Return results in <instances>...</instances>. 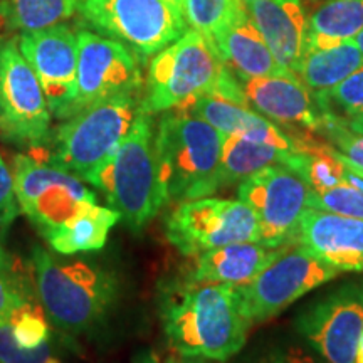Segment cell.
Returning <instances> with one entry per match:
<instances>
[{
	"label": "cell",
	"mask_w": 363,
	"mask_h": 363,
	"mask_svg": "<svg viewBox=\"0 0 363 363\" xmlns=\"http://www.w3.org/2000/svg\"><path fill=\"white\" fill-rule=\"evenodd\" d=\"M0 133L30 148L51 140L48 99L16 40L0 43Z\"/></svg>",
	"instance_id": "11"
},
{
	"label": "cell",
	"mask_w": 363,
	"mask_h": 363,
	"mask_svg": "<svg viewBox=\"0 0 363 363\" xmlns=\"http://www.w3.org/2000/svg\"><path fill=\"white\" fill-rule=\"evenodd\" d=\"M224 135L187 113H167L155 131L163 206L219 192Z\"/></svg>",
	"instance_id": "3"
},
{
	"label": "cell",
	"mask_w": 363,
	"mask_h": 363,
	"mask_svg": "<svg viewBox=\"0 0 363 363\" xmlns=\"http://www.w3.org/2000/svg\"><path fill=\"white\" fill-rule=\"evenodd\" d=\"M343 125L347 126L348 130H352L353 133H360V135H363V116L355 118V120L348 121V123H343Z\"/></svg>",
	"instance_id": "37"
},
{
	"label": "cell",
	"mask_w": 363,
	"mask_h": 363,
	"mask_svg": "<svg viewBox=\"0 0 363 363\" xmlns=\"http://www.w3.org/2000/svg\"><path fill=\"white\" fill-rule=\"evenodd\" d=\"M337 155L340 157V160H342V162L345 163V165H347V167H348V169H350V170H353V172H355V174H357V175H360V177H362V179H363V169H360V167L353 165V163H350V162H347V160H345V158H343L342 155H340V153H338V152H337Z\"/></svg>",
	"instance_id": "39"
},
{
	"label": "cell",
	"mask_w": 363,
	"mask_h": 363,
	"mask_svg": "<svg viewBox=\"0 0 363 363\" xmlns=\"http://www.w3.org/2000/svg\"><path fill=\"white\" fill-rule=\"evenodd\" d=\"M321 118L348 123L363 116V67L333 88L313 94Z\"/></svg>",
	"instance_id": "27"
},
{
	"label": "cell",
	"mask_w": 363,
	"mask_h": 363,
	"mask_svg": "<svg viewBox=\"0 0 363 363\" xmlns=\"http://www.w3.org/2000/svg\"><path fill=\"white\" fill-rule=\"evenodd\" d=\"M17 44L43 86L49 110L56 118H67L76 96L78 34L66 24H57L21 33Z\"/></svg>",
	"instance_id": "15"
},
{
	"label": "cell",
	"mask_w": 363,
	"mask_h": 363,
	"mask_svg": "<svg viewBox=\"0 0 363 363\" xmlns=\"http://www.w3.org/2000/svg\"><path fill=\"white\" fill-rule=\"evenodd\" d=\"M158 315L172 350L212 362L238 355L252 326L238 288L195 279L187 272L162 284Z\"/></svg>",
	"instance_id": "1"
},
{
	"label": "cell",
	"mask_w": 363,
	"mask_h": 363,
	"mask_svg": "<svg viewBox=\"0 0 363 363\" xmlns=\"http://www.w3.org/2000/svg\"><path fill=\"white\" fill-rule=\"evenodd\" d=\"M294 152H286L254 140L238 135H227L222 142V155L219 167V189L240 184L269 165H284L289 155Z\"/></svg>",
	"instance_id": "23"
},
{
	"label": "cell",
	"mask_w": 363,
	"mask_h": 363,
	"mask_svg": "<svg viewBox=\"0 0 363 363\" xmlns=\"http://www.w3.org/2000/svg\"><path fill=\"white\" fill-rule=\"evenodd\" d=\"M246 11L242 0H185V21L208 40Z\"/></svg>",
	"instance_id": "28"
},
{
	"label": "cell",
	"mask_w": 363,
	"mask_h": 363,
	"mask_svg": "<svg viewBox=\"0 0 363 363\" xmlns=\"http://www.w3.org/2000/svg\"><path fill=\"white\" fill-rule=\"evenodd\" d=\"M33 281L39 305L52 325L67 333L98 326L116 299V278L88 261H65L48 249H33Z\"/></svg>",
	"instance_id": "2"
},
{
	"label": "cell",
	"mask_w": 363,
	"mask_h": 363,
	"mask_svg": "<svg viewBox=\"0 0 363 363\" xmlns=\"http://www.w3.org/2000/svg\"><path fill=\"white\" fill-rule=\"evenodd\" d=\"M138 111L135 93L91 104L59 126L52 138V150L45 152L43 148V157L88 182L120 147Z\"/></svg>",
	"instance_id": "5"
},
{
	"label": "cell",
	"mask_w": 363,
	"mask_h": 363,
	"mask_svg": "<svg viewBox=\"0 0 363 363\" xmlns=\"http://www.w3.org/2000/svg\"><path fill=\"white\" fill-rule=\"evenodd\" d=\"M247 12L276 62L298 76L308 40V19L301 0H257Z\"/></svg>",
	"instance_id": "18"
},
{
	"label": "cell",
	"mask_w": 363,
	"mask_h": 363,
	"mask_svg": "<svg viewBox=\"0 0 363 363\" xmlns=\"http://www.w3.org/2000/svg\"><path fill=\"white\" fill-rule=\"evenodd\" d=\"M357 355H363V335H362V338H360V345H358V353Z\"/></svg>",
	"instance_id": "42"
},
{
	"label": "cell",
	"mask_w": 363,
	"mask_h": 363,
	"mask_svg": "<svg viewBox=\"0 0 363 363\" xmlns=\"http://www.w3.org/2000/svg\"><path fill=\"white\" fill-rule=\"evenodd\" d=\"M352 40H353V43H355V44H357V48H358V49H360V52L363 54V29H362V30H360V33H358V34L355 35V38H353Z\"/></svg>",
	"instance_id": "41"
},
{
	"label": "cell",
	"mask_w": 363,
	"mask_h": 363,
	"mask_svg": "<svg viewBox=\"0 0 363 363\" xmlns=\"http://www.w3.org/2000/svg\"><path fill=\"white\" fill-rule=\"evenodd\" d=\"M363 67V54L353 40L335 48L306 51L298 78L313 93L333 88Z\"/></svg>",
	"instance_id": "25"
},
{
	"label": "cell",
	"mask_w": 363,
	"mask_h": 363,
	"mask_svg": "<svg viewBox=\"0 0 363 363\" xmlns=\"http://www.w3.org/2000/svg\"><path fill=\"white\" fill-rule=\"evenodd\" d=\"M311 187L286 165H269L238 185V199L256 212L261 244H293L299 219L310 202Z\"/></svg>",
	"instance_id": "12"
},
{
	"label": "cell",
	"mask_w": 363,
	"mask_h": 363,
	"mask_svg": "<svg viewBox=\"0 0 363 363\" xmlns=\"http://www.w3.org/2000/svg\"><path fill=\"white\" fill-rule=\"evenodd\" d=\"M9 321H11L13 338L21 348L35 350V348L48 345L51 340L48 316H45L43 306L38 305V301H30L19 308L9 318Z\"/></svg>",
	"instance_id": "30"
},
{
	"label": "cell",
	"mask_w": 363,
	"mask_h": 363,
	"mask_svg": "<svg viewBox=\"0 0 363 363\" xmlns=\"http://www.w3.org/2000/svg\"><path fill=\"white\" fill-rule=\"evenodd\" d=\"M120 220V212H116L115 208L94 203L81 211L66 224L44 234L43 238L54 251L62 256L99 251L106 246L110 230Z\"/></svg>",
	"instance_id": "22"
},
{
	"label": "cell",
	"mask_w": 363,
	"mask_h": 363,
	"mask_svg": "<svg viewBox=\"0 0 363 363\" xmlns=\"http://www.w3.org/2000/svg\"><path fill=\"white\" fill-rule=\"evenodd\" d=\"M140 86L142 72L131 49L115 39L79 30L76 96L67 118L103 99L136 93Z\"/></svg>",
	"instance_id": "13"
},
{
	"label": "cell",
	"mask_w": 363,
	"mask_h": 363,
	"mask_svg": "<svg viewBox=\"0 0 363 363\" xmlns=\"http://www.w3.org/2000/svg\"><path fill=\"white\" fill-rule=\"evenodd\" d=\"M320 133L330 140L345 160L363 169V135L353 133L343 123L330 118H321Z\"/></svg>",
	"instance_id": "32"
},
{
	"label": "cell",
	"mask_w": 363,
	"mask_h": 363,
	"mask_svg": "<svg viewBox=\"0 0 363 363\" xmlns=\"http://www.w3.org/2000/svg\"><path fill=\"white\" fill-rule=\"evenodd\" d=\"M12 179L17 206L43 235L98 203L79 177L35 153L13 158Z\"/></svg>",
	"instance_id": "8"
},
{
	"label": "cell",
	"mask_w": 363,
	"mask_h": 363,
	"mask_svg": "<svg viewBox=\"0 0 363 363\" xmlns=\"http://www.w3.org/2000/svg\"><path fill=\"white\" fill-rule=\"evenodd\" d=\"M51 345L26 350L17 345L9 320L0 321V363H45L51 360Z\"/></svg>",
	"instance_id": "33"
},
{
	"label": "cell",
	"mask_w": 363,
	"mask_h": 363,
	"mask_svg": "<svg viewBox=\"0 0 363 363\" xmlns=\"http://www.w3.org/2000/svg\"><path fill=\"white\" fill-rule=\"evenodd\" d=\"M177 111L201 118L224 136H244L254 142L274 145L286 152H301L303 150L301 140L286 135L267 118L252 111L249 106L217 96V94H203V96L195 98L194 101Z\"/></svg>",
	"instance_id": "19"
},
{
	"label": "cell",
	"mask_w": 363,
	"mask_h": 363,
	"mask_svg": "<svg viewBox=\"0 0 363 363\" xmlns=\"http://www.w3.org/2000/svg\"><path fill=\"white\" fill-rule=\"evenodd\" d=\"M308 206L331 214L363 219V190L348 182L325 190H311Z\"/></svg>",
	"instance_id": "31"
},
{
	"label": "cell",
	"mask_w": 363,
	"mask_h": 363,
	"mask_svg": "<svg viewBox=\"0 0 363 363\" xmlns=\"http://www.w3.org/2000/svg\"><path fill=\"white\" fill-rule=\"evenodd\" d=\"M244 4H246V7H249V6H252V4H256L257 0H242Z\"/></svg>",
	"instance_id": "43"
},
{
	"label": "cell",
	"mask_w": 363,
	"mask_h": 363,
	"mask_svg": "<svg viewBox=\"0 0 363 363\" xmlns=\"http://www.w3.org/2000/svg\"><path fill=\"white\" fill-rule=\"evenodd\" d=\"M283 247H267L261 242L229 244L192 257L187 274L195 279L239 288L256 278Z\"/></svg>",
	"instance_id": "21"
},
{
	"label": "cell",
	"mask_w": 363,
	"mask_h": 363,
	"mask_svg": "<svg viewBox=\"0 0 363 363\" xmlns=\"http://www.w3.org/2000/svg\"><path fill=\"white\" fill-rule=\"evenodd\" d=\"M30 276L22 271L6 249L0 247V321L9 320L19 308L35 301Z\"/></svg>",
	"instance_id": "29"
},
{
	"label": "cell",
	"mask_w": 363,
	"mask_h": 363,
	"mask_svg": "<svg viewBox=\"0 0 363 363\" xmlns=\"http://www.w3.org/2000/svg\"><path fill=\"white\" fill-rule=\"evenodd\" d=\"M264 363H311V360H308L303 355H294V353H283V355L272 357L269 360H266Z\"/></svg>",
	"instance_id": "35"
},
{
	"label": "cell",
	"mask_w": 363,
	"mask_h": 363,
	"mask_svg": "<svg viewBox=\"0 0 363 363\" xmlns=\"http://www.w3.org/2000/svg\"><path fill=\"white\" fill-rule=\"evenodd\" d=\"M363 29V0H328L308 21L306 51L352 40Z\"/></svg>",
	"instance_id": "24"
},
{
	"label": "cell",
	"mask_w": 363,
	"mask_h": 363,
	"mask_svg": "<svg viewBox=\"0 0 363 363\" xmlns=\"http://www.w3.org/2000/svg\"><path fill=\"white\" fill-rule=\"evenodd\" d=\"M88 184L104 194L120 212L121 220L140 233L158 216L163 206L155 130L152 115L140 110L133 125L115 153L94 172Z\"/></svg>",
	"instance_id": "4"
},
{
	"label": "cell",
	"mask_w": 363,
	"mask_h": 363,
	"mask_svg": "<svg viewBox=\"0 0 363 363\" xmlns=\"http://www.w3.org/2000/svg\"><path fill=\"white\" fill-rule=\"evenodd\" d=\"M45 363H57V362H56V360H52V358H51V360H48Z\"/></svg>",
	"instance_id": "44"
},
{
	"label": "cell",
	"mask_w": 363,
	"mask_h": 363,
	"mask_svg": "<svg viewBox=\"0 0 363 363\" xmlns=\"http://www.w3.org/2000/svg\"><path fill=\"white\" fill-rule=\"evenodd\" d=\"M293 244L340 271H363V219L308 207Z\"/></svg>",
	"instance_id": "16"
},
{
	"label": "cell",
	"mask_w": 363,
	"mask_h": 363,
	"mask_svg": "<svg viewBox=\"0 0 363 363\" xmlns=\"http://www.w3.org/2000/svg\"><path fill=\"white\" fill-rule=\"evenodd\" d=\"M81 6L83 0H2L0 16L9 29L26 33L61 24Z\"/></svg>",
	"instance_id": "26"
},
{
	"label": "cell",
	"mask_w": 363,
	"mask_h": 363,
	"mask_svg": "<svg viewBox=\"0 0 363 363\" xmlns=\"http://www.w3.org/2000/svg\"><path fill=\"white\" fill-rule=\"evenodd\" d=\"M298 330L328 363H357L363 335V288L343 284L299 316Z\"/></svg>",
	"instance_id": "14"
},
{
	"label": "cell",
	"mask_w": 363,
	"mask_h": 363,
	"mask_svg": "<svg viewBox=\"0 0 363 363\" xmlns=\"http://www.w3.org/2000/svg\"><path fill=\"white\" fill-rule=\"evenodd\" d=\"M79 12L99 33L142 59L187 33V21L169 0H83Z\"/></svg>",
	"instance_id": "9"
},
{
	"label": "cell",
	"mask_w": 363,
	"mask_h": 363,
	"mask_svg": "<svg viewBox=\"0 0 363 363\" xmlns=\"http://www.w3.org/2000/svg\"><path fill=\"white\" fill-rule=\"evenodd\" d=\"M249 108L281 125H298L320 131L321 115L306 84L293 72L238 78Z\"/></svg>",
	"instance_id": "17"
},
{
	"label": "cell",
	"mask_w": 363,
	"mask_h": 363,
	"mask_svg": "<svg viewBox=\"0 0 363 363\" xmlns=\"http://www.w3.org/2000/svg\"><path fill=\"white\" fill-rule=\"evenodd\" d=\"M16 194H13L12 172L0 157V225L9 224L17 214Z\"/></svg>",
	"instance_id": "34"
},
{
	"label": "cell",
	"mask_w": 363,
	"mask_h": 363,
	"mask_svg": "<svg viewBox=\"0 0 363 363\" xmlns=\"http://www.w3.org/2000/svg\"><path fill=\"white\" fill-rule=\"evenodd\" d=\"M224 69L214 44L197 30H187L150 62L140 110L150 115L180 110L195 98L214 93Z\"/></svg>",
	"instance_id": "6"
},
{
	"label": "cell",
	"mask_w": 363,
	"mask_h": 363,
	"mask_svg": "<svg viewBox=\"0 0 363 363\" xmlns=\"http://www.w3.org/2000/svg\"><path fill=\"white\" fill-rule=\"evenodd\" d=\"M169 242L185 257L238 242H259L257 216L239 199L202 197L175 203L163 220Z\"/></svg>",
	"instance_id": "7"
},
{
	"label": "cell",
	"mask_w": 363,
	"mask_h": 363,
	"mask_svg": "<svg viewBox=\"0 0 363 363\" xmlns=\"http://www.w3.org/2000/svg\"><path fill=\"white\" fill-rule=\"evenodd\" d=\"M340 272L298 244H288L256 278L238 288L244 313L252 325L271 320Z\"/></svg>",
	"instance_id": "10"
},
{
	"label": "cell",
	"mask_w": 363,
	"mask_h": 363,
	"mask_svg": "<svg viewBox=\"0 0 363 363\" xmlns=\"http://www.w3.org/2000/svg\"><path fill=\"white\" fill-rule=\"evenodd\" d=\"M169 2L185 17V0H169Z\"/></svg>",
	"instance_id": "40"
},
{
	"label": "cell",
	"mask_w": 363,
	"mask_h": 363,
	"mask_svg": "<svg viewBox=\"0 0 363 363\" xmlns=\"http://www.w3.org/2000/svg\"><path fill=\"white\" fill-rule=\"evenodd\" d=\"M135 363H158V360L155 358V355L150 352H143V353H138L135 358Z\"/></svg>",
	"instance_id": "38"
},
{
	"label": "cell",
	"mask_w": 363,
	"mask_h": 363,
	"mask_svg": "<svg viewBox=\"0 0 363 363\" xmlns=\"http://www.w3.org/2000/svg\"><path fill=\"white\" fill-rule=\"evenodd\" d=\"M211 43L222 62L238 78H261L288 72L276 62L247 11L240 13L224 30L217 33Z\"/></svg>",
	"instance_id": "20"
},
{
	"label": "cell",
	"mask_w": 363,
	"mask_h": 363,
	"mask_svg": "<svg viewBox=\"0 0 363 363\" xmlns=\"http://www.w3.org/2000/svg\"><path fill=\"white\" fill-rule=\"evenodd\" d=\"M165 363H212V360L207 358H199V357H184L177 353V357H170Z\"/></svg>",
	"instance_id": "36"
}]
</instances>
